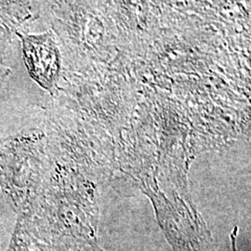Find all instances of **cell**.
I'll return each mask as SVG.
<instances>
[{"label": "cell", "instance_id": "cell-1", "mask_svg": "<svg viewBox=\"0 0 251 251\" xmlns=\"http://www.w3.org/2000/svg\"><path fill=\"white\" fill-rule=\"evenodd\" d=\"M24 48L31 75L43 87L50 89L59 72L58 51L50 36H26L24 38Z\"/></svg>", "mask_w": 251, "mask_h": 251}, {"label": "cell", "instance_id": "cell-2", "mask_svg": "<svg viewBox=\"0 0 251 251\" xmlns=\"http://www.w3.org/2000/svg\"><path fill=\"white\" fill-rule=\"evenodd\" d=\"M237 234H238V227L235 226L230 233V241L232 251H237Z\"/></svg>", "mask_w": 251, "mask_h": 251}, {"label": "cell", "instance_id": "cell-3", "mask_svg": "<svg viewBox=\"0 0 251 251\" xmlns=\"http://www.w3.org/2000/svg\"><path fill=\"white\" fill-rule=\"evenodd\" d=\"M2 62H3V49H2V46L0 44V79L3 78V76H2L3 71H2V66H1Z\"/></svg>", "mask_w": 251, "mask_h": 251}, {"label": "cell", "instance_id": "cell-4", "mask_svg": "<svg viewBox=\"0 0 251 251\" xmlns=\"http://www.w3.org/2000/svg\"><path fill=\"white\" fill-rule=\"evenodd\" d=\"M2 80H3V78H1V79H0V85H1V82H2Z\"/></svg>", "mask_w": 251, "mask_h": 251}]
</instances>
